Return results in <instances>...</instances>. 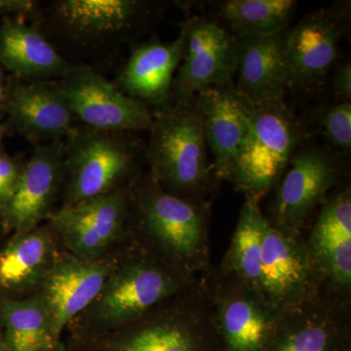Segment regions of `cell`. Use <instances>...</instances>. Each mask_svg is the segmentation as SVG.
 I'll return each mask as SVG.
<instances>
[{"label":"cell","mask_w":351,"mask_h":351,"mask_svg":"<svg viewBox=\"0 0 351 351\" xmlns=\"http://www.w3.org/2000/svg\"><path fill=\"white\" fill-rule=\"evenodd\" d=\"M161 6L145 0H51L34 25L68 63L104 75L124 45L152 31Z\"/></svg>","instance_id":"6da1fadb"},{"label":"cell","mask_w":351,"mask_h":351,"mask_svg":"<svg viewBox=\"0 0 351 351\" xmlns=\"http://www.w3.org/2000/svg\"><path fill=\"white\" fill-rule=\"evenodd\" d=\"M132 237L154 257L200 277L211 267L210 205L164 191L147 171L130 184Z\"/></svg>","instance_id":"7a4b0ae2"},{"label":"cell","mask_w":351,"mask_h":351,"mask_svg":"<svg viewBox=\"0 0 351 351\" xmlns=\"http://www.w3.org/2000/svg\"><path fill=\"white\" fill-rule=\"evenodd\" d=\"M63 351H226L201 278L142 317L108 331L66 335Z\"/></svg>","instance_id":"3957f363"},{"label":"cell","mask_w":351,"mask_h":351,"mask_svg":"<svg viewBox=\"0 0 351 351\" xmlns=\"http://www.w3.org/2000/svg\"><path fill=\"white\" fill-rule=\"evenodd\" d=\"M199 278L159 260L132 240L120 252L100 294L69 324L66 335L98 334L138 319L193 287Z\"/></svg>","instance_id":"277c9868"},{"label":"cell","mask_w":351,"mask_h":351,"mask_svg":"<svg viewBox=\"0 0 351 351\" xmlns=\"http://www.w3.org/2000/svg\"><path fill=\"white\" fill-rule=\"evenodd\" d=\"M147 132L145 171L152 179L177 197L208 202L219 181L195 97L154 108Z\"/></svg>","instance_id":"5b68a950"},{"label":"cell","mask_w":351,"mask_h":351,"mask_svg":"<svg viewBox=\"0 0 351 351\" xmlns=\"http://www.w3.org/2000/svg\"><path fill=\"white\" fill-rule=\"evenodd\" d=\"M145 167V142L138 134L80 124L63 141V189L58 208L127 186Z\"/></svg>","instance_id":"8992f818"},{"label":"cell","mask_w":351,"mask_h":351,"mask_svg":"<svg viewBox=\"0 0 351 351\" xmlns=\"http://www.w3.org/2000/svg\"><path fill=\"white\" fill-rule=\"evenodd\" d=\"M304 136L301 120L284 101L252 106L250 129L228 182L246 199L261 203L276 188Z\"/></svg>","instance_id":"52a82bcc"},{"label":"cell","mask_w":351,"mask_h":351,"mask_svg":"<svg viewBox=\"0 0 351 351\" xmlns=\"http://www.w3.org/2000/svg\"><path fill=\"white\" fill-rule=\"evenodd\" d=\"M130 184L53 212L45 223L62 250L93 262L130 243Z\"/></svg>","instance_id":"ba28073f"},{"label":"cell","mask_w":351,"mask_h":351,"mask_svg":"<svg viewBox=\"0 0 351 351\" xmlns=\"http://www.w3.org/2000/svg\"><path fill=\"white\" fill-rule=\"evenodd\" d=\"M341 178L343 166L337 154L316 145L298 149L274 189L276 195L265 217L277 230L304 237L314 214L338 188Z\"/></svg>","instance_id":"9c48e42d"},{"label":"cell","mask_w":351,"mask_h":351,"mask_svg":"<svg viewBox=\"0 0 351 351\" xmlns=\"http://www.w3.org/2000/svg\"><path fill=\"white\" fill-rule=\"evenodd\" d=\"M200 278L226 351H265L278 311L260 291L219 265Z\"/></svg>","instance_id":"30bf717a"},{"label":"cell","mask_w":351,"mask_h":351,"mask_svg":"<svg viewBox=\"0 0 351 351\" xmlns=\"http://www.w3.org/2000/svg\"><path fill=\"white\" fill-rule=\"evenodd\" d=\"M265 351H351V298L323 288L279 311Z\"/></svg>","instance_id":"8fae6325"},{"label":"cell","mask_w":351,"mask_h":351,"mask_svg":"<svg viewBox=\"0 0 351 351\" xmlns=\"http://www.w3.org/2000/svg\"><path fill=\"white\" fill-rule=\"evenodd\" d=\"M57 83L80 125L135 134L151 126L152 108L122 93L112 80L94 69L78 66Z\"/></svg>","instance_id":"7c38bea8"},{"label":"cell","mask_w":351,"mask_h":351,"mask_svg":"<svg viewBox=\"0 0 351 351\" xmlns=\"http://www.w3.org/2000/svg\"><path fill=\"white\" fill-rule=\"evenodd\" d=\"M181 27L184 50L173 80L172 100L193 98L208 88L233 84L237 38L217 21L206 18H191Z\"/></svg>","instance_id":"4fadbf2b"},{"label":"cell","mask_w":351,"mask_h":351,"mask_svg":"<svg viewBox=\"0 0 351 351\" xmlns=\"http://www.w3.org/2000/svg\"><path fill=\"white\" fill-rule=\"evenodd\" d=\"M323 288L304 237L284 233L267 219L258 284L263 298L279 313L313 297Z\"/></svg>","instance_id":"5bb4252c"},{"label":"cell","mask_w":351,"mask_h":351,"mask_svg":"<svg viewBox=\"0 0 351 351\" xmlns=\"http://www.w3.org/2000/svg\"><path fill=\"white\" fill-rule=\"evenodd\" d=\"M63 189V141L36 145L12 197L0 214L4 232H32L59 207Z\"/></svg>","instance_id":"9a60e30c"},{"label":"cell","mask_w":351,"mask_h":351,"mask_svg":"<svg viewBox=\"0 0 351 351\" xmlns=\"http://www.w3.org/2000/svg\"><path fill=\"white\" fill-rule=\"evenodd\" d=\"M123 248L93 262L64 251L60 254L38 294L49 316L53 336L59 345H63L64 335L69 324L100 294Z\"/></svg>","instance_id":"2e32d148"},{"label":"cell","mask_w":351,"mask_h":351,"mask_svg":"<svg viewBox=\"0 0 351 351\" xmlns=\"http://www.w3.org/2000/svg\"><path fill=\"white\" fill-rule=\"evenodd\" d=\"M307 250L324 288L351 298V189H337L318 211Z\"/></svg>","instance_id":"e0dca14e"},{"label":"cell","mask_w":351,"mask_h":351,"mask_svg":"<svg viewBox=\"0 0 351 351\" xmlns=\"http://www.w3.org/2000/svg\"><path fill=\"white\" fill-rule=\"evenodd\" d=\"M8 121L29 144L64 141L80 125L57 80H8L5 105Z\"/></svg>","instance_id":"ac0fdd59"},{"label":"cell","mask_w":351,"mask_h":351,"mask_svg":"<svg viewBox=\"0 0 351 351\" xmlns=\"http://www.w3.org/2000/svg\"><path fill=\"white\" fill-rule=\"evenodd\" d=\"M343 25L329 11L307 14L284 34L289 87L313 89L325 82L338 59Z\"/></svg>","instance_id":"d6986e66"},{"label":"cell","mask_w":351,"mask_h":351,"mask_svg":"<svg viewBox=\"0 0 351 351\" xmlns=\"http://www.w3.org/2000/svg\"><path fill=\"white\" fill-rule=\"evenodd\" d=\"M208 152L218 181H228L250 129L252 106L234 85L208 88L195 95Z\"/></svg>","instance_id":"ffe728a7"},{"label":"cell","mask_w":351,"mask_h":351,"mask_svg":"<svg viewBox=\"0 0 351 351\" xmlns=\"http://www.w3.org/2000/svg\"><path fill=\"white\" fill-rule=\"evenodd\" d=\"M184 32L164 43L158 38L129 46V56L112 80L122 93L149 108L166 107L172 101V85L181 64Z\"/></svg>","instance_id":"44dd1931"},{"label":"cell","mask_w":351,"mask_h":351,"mask_svg":"<svg viewBox=\"0 0 351 351\" xmlns=\"http://www.w3.org/2000/svg\"><path fill=\"white\" fill-rule=\"evenodd\" d=\"M62 251L45 223L13 234L0 248V301L38 295Z\"/></svg>","instance_id":"7402d4cb"},{"label":"cell","mask_w":351,"mask_h":351,"mask_svg":"<svg viewBox=\"0 0 351 351\" xmlns=\"http://www.w3.org/2000/svg\"><path fill=\"white\" fill-rule=\"evenodd\" d=\"M285 32L237 38V82L233 85L254 107L283 101L285 96L289 88L283 50Z\"/></svg>","instance_id":"603a6c76"},{"label":"cell","mask_w":351,"mask_h":351,"mask_svg":"<svg viewBox=\"0 0 351 351\" xmlns=\"http://www.w3.org/2000/svg\"><path fill=\"white\" fill-rule=\"evenodd\" d=\"M0 66L20 82L58 80L76 68L36 25L19 19L0 23Z\"/></svg>","instance_id":"cb8c5ba5"},{"label":"cell","mask_w":351,"mask_h":351,"mask_svg":"<svg viewBox=\"0 0 351 351\" xmlns=\"http://www.w3.org/2000/svg\"><path fill=\"white\" fill-rule=\"evenodd\" d=\"M0 321L8 351H63L53 336L40 295L0 301Z\"/></svg>","instance_id":"d4e9b609"},{"label":"cell","mask_w":351,"mask_h":351,"mask_svg":"<svg viewBox=\"0 0 351 351\" xmlns=\"http://www.w3.org/2000/svg\"><path fill=\"white\" fill-rule=\"evenodd\" d=\"M267 219L260 202L246 199L237 228L219 267L258 290L263 235Z\"/></svg>","instance_id":"484cf974"},{"label":"cell","mask_w":351,"mask_h":351,"mask_svg":"<svg viewBox=\"0 0 351 351\" xmlns=\"http://www.w3.org/2000/svg\"><path fill=\"white\" fill-rule=\"evenodd\" d=\"M295 6L292 0H228L219 6V15L235 38L269 36L287 31Z\"/></svg>","instance_id":"4316f807"},{"label":"cell","mask_w":351,"mask_h":351,"mask_svg":"<svg viewBox=\"0 0 351 351\" xmlns=\"http://www.w3.org/2000/svg\"><path fill=\"white\" fill-rule=\"evenodd\" d=\"M321 129L330 144L345 154L351 149V103L337 101L322 108L318 115Z\"/></svg>","instance_id":"83f0119b"},{"label":"cell","mask_w":351,"mask_h":351,"mask_svg":"<svg viewBox=\"0 0 351 351\" xmlns=\"http://www.w3.org/2000/svg\"><path fill=\"white\" fill-rule=\"evenodd\" d=\"M25 161L24 154L11 156L0 152V214L12 197Z\"/></svg>","instance_id":"f1b7e54d"},{"label":"cell","mask_w":351,"mask_h":351,"mask_svg":"<svg viewBox=\"0 0 351 351\" xmlns=\"http://www.w3.org/2000/svg\"><path fill=\"white\" fill-rule=\"evenodd\" d=\"M43 4L38 0H0V23L19 19L36 24Z\"/></svg>","instance_id":"f546056e"},{"label":"cell","mask_w":351,"mask_h":351,"mask_svg":"<svg viewBox=\"0 0 351 351\" xmlns=\"http://www.w3.org/2000/svg\"><path fill=\"white\" fill-rule=\"evenodd\" d=\"M332 91L338 101H351L350 62L339 64L332 76Z\"/></svg>","instance_id":"4dcf8cb0"},{"label":"cell","mask_w":351,"mask_h":351,"mask_svg":"<svg viewBox=\"0 0 351 351\" xmlns=\"http://www.w3.org/2000/svg\"><path fill=\"white\" fill-rule=\"evenodd\" d=\"M7 88H8V82H7L3 68L0 66V119L5 115Z\"/></svg>","instance_id":"1f68e13d"},{"label":"cell","mask_w":351,"mask_h":351,"mask_svg":"<svg viewBox=\"0 0 351 351\" xmlns=\"http://www.w3.org/2000/svg\"><path fill=\"white\" fill-rule=\"evenodd\" d=\"M14 131L15 130H14L13 126L11 125L8 120H7V122H4V123L0 122V152H2L1 145L4 138L7 137V136L12 135Z\"/></svg>","instance_id":"d6a6232c"},{"label":"cell","mask_w":351,"mask_h":351,"mask_svg":"<svg viewBox=\"0 0 351 351\" xmlns=\"http://www.w3.org/2000/svg\"><path fill=\"white\" fill-rule=\"evenodd\" d=\"M0 351H8L5 339H4L3 327H2L1 321H0Z\"/></svg>","instance_id":"836d02e7"}]
</instances>
